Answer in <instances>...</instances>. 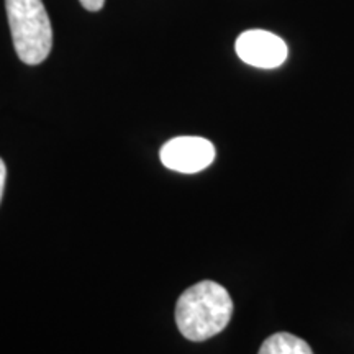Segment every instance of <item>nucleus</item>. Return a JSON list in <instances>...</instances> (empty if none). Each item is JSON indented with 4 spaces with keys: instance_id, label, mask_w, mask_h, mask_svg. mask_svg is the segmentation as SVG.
I'll return each instance as SVG.
<instances>
[{
    "instance_id": "nucleus-4",
    "label": "nucleus",
    "mask_w": 354,
    "mask_h": 354,
    "mask_svg": "<svg viewBox=\"0 0 354 354\" xmlns=\"http://www.w3.org/2000/svg\"><path fill=\"white\" fill-rule=\"evenodd\" d=\"M234 50L241 61L261 69L279 68L287 59L284 39L266 30H248L241 33Z\"/></svg>"
},
{
    "instance_id": "nucleus-7",
    "label": "nucleus",
    "mask_w": 354,
    "mask_h": 354,
    "mask_svg": "<svg viewBox=\"0 0 354 354\" xmlns=\"http://www.w3.org/2000/svg\"><path fill=\"white\" fill-rule=\"evenodd\" d=\"M6 179H7V169H6V165H3V161L0 159V201H2L3 189H6Z\"/></svg>"
},
{
    "instance_id": "nucleus-5",
    "label": "nucleus",
    "mask_w": 354,
    "mask_h": 354,
    "mask_svg": "<svg viewBox=\"0 0 354 354\" xmlns=\"http://www.w3.org/2000/svg\"><path fill=\"white\" fill-rule=\"evenodd\" d=\"M258 354H313V351L305 339L282 331L269 336L261 344Z\"/></svg>"
},
{
    "instance_id": "nucleus-3",
    "label": "nucleus",
    "mask_w": 354,
    "mask_h": 354,
    "mask_svg": "<svg viewBox=\"0 0 354 354\" xmlns=\"http://www.w3.org/2000/svg\"><path fill=\"white\" fill-rule=\"evenodd\" d=\"M159 158L167 169L183 174H196L214 162L215 146L209 140L198 136H179L162 146Z\"/></svg>"
},
{
    "instance_id": "nucleus-1",
    "label": "nucleus",
    "mask_w": 354,
    "mask_h": 354,
    "mask_svg": "<svg viewBox=\"0 0 354 354\" xmlns=\"http://www.w3.org/2000/svg\"><path fill=\"white\" fill-rule=\"evenodd\" d=\"M233 300L223 286L202 281L180 295L176 304V325L184 338L205 342L227 328Z\"/></svg>"
},
{
    "instance_id": "nucleus-6",
    "label": "nucleus",
    "mask_w": 354,
    "mask_h": 354,
    "mask_svg": "<svg viewBox=\"0 0 354 354\" xmlns=\"http://www.w3.org/2000/svg\"><path fill=\"white\" fill-rule=\"evenodd\" d=\"M81 6L88 12H99L102 7H104L105 0H79Z\"/></svg>"
},
{
    "instance_id": "nucleus-2",
    "label": "nucleus",
    "mask_w": 354,
    "mask_h": 354,
    "mask_svg": "<svg viewBox=\"0 0 354 354\" xmlns=\"http://www.w3.org/2000/svg\"><path fill=\"white\" fill-rule=\"evenodd\" d=\"M6 10L17 56L37 66L50 56L53 28L43 0H6Z\"/></svg>"
}]
</instances>
